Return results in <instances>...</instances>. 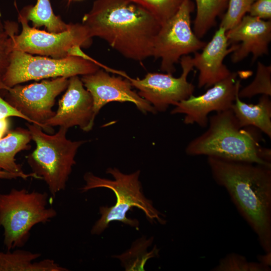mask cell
Masks as SVG:
<instances>
[{
	"mask_svg": "<svg viewBox=\"0 0 271 271\" xmlns=\"http://www.w3.org/2000/svg\"><path fill=\"white\" fill-rule=\"evenodd\" d=\"M91 38L98 37L127 59L142 61L153 56L161 23L130 0H95L82 18Z\"/></svg>",
	"mask_w": 271,
	"mask_h": 271,
	"instance_id": "cell-1",
	"label": "cell"
},
{
	"mask_svg": "<svg viewBox=\"0 0 271 271\" xmlns=\"http://www.w3.org/2000/svg\"><path fill=\"white\" fill-rule=\"evenodd\" d=\"M215 182L224 188L265 252H271V167L207 157Z\"/></svg>",
	"mask_w": 271,
	"mask_h": 271,
	"instance_id": "cell-2",
	"label": "cell"
},
{
	"mask_svg": "<svg viewBox=\"0 0 271 271\" xmlns=\"http://www.w3.org/2000/svg\"><path fill=\"white\" fill-rule=\"evenodd\" d=\"M208 125L204 133L187 145L185 152L188 155L271 167V150L260 145L261 131L253 126L240 127L231 109L209 116Z\"/></svg>",
	"mask_w": 271,
	"mask_h": 271,
	"instance_id": "cell-3",
	"label": "cell"
},
{
	"mask_svg": "<svg viewBox=\"0 0 271 271\" xmlns=\"http://www.w3.org/2000/svg\"><path fill=\"white\" fill-rule=\"evenodd\" d=\"M106 173L112 175L114 179L102 178L91 172L86 173L83 177L85 184L80 189L82 192H85L93 189L105 188L112 190L115 195L114 205L99 208L101 217L92 226V234H100L113 221L138 228V220L126 216L127 212L134 207L141 210L150 221L166 223L164 215L154 207L152 201L146 198L142 192L139 180L140 170L125 174L117 168H109Z\"/></svg>",
	"mask_w": 271,
	"mask_h": 271,
	"instance_id": "cell-4",
	"label": "cell"
},
{
	"mask_svg": "<svg viewBox=\"0 0 271 271\" xmlns=\"http://www.w3.org/2000/svg\"><path fill=\"white\" fill-rule=\"evenodd\" d=\"M36 148L27 157L32 173L43 180L55 197L65 189L78 149L86 141H72L66 137L68 129L59 127L54 134H49L39 125L27 123Z\"/></svg>",
	"mask_w": 271,
	"mask_h": 271,
	"instance_id": "cell-5",
	"label": "cell"
},
{
	"mask_svg": "<svg viewBox=\"0 0 271 271\" xmlns=\"http://www.w3.org/2000/svg\"><path fill=\"white\" fill-rule=\"evenodd\" d=\"M48 194L26 189H12L0 193V227L4 229V244L8 251L23 247L37 224L46 223L57 216L47 207Z\"/></svg>",
	"mask_w": 271,
	"mask_h": 271,
	"instance_id": "cell-6",
	"label": "cell"
},
{
	"mask_svg": "<svg viewBox=\"0 0 271 271\" xmlns=\"http://www.w3.org/2000/svg\"><path fill=\"white\" fill-rule=\"evenodd\" d=\"M100 69L96 64L77 56L55 58L34 56L13 50L2 80L8 88L30 80L65 77L93 73Z\"/></svg>",
	"mask_w": 271,
	"mask_h": 271,
	"instance_id": "cell-7",
	"label": "cell"
},
{
	"mask_svg": "<svg viewBox=\"0 0 271 271\" xmlns=\"http://www.w3.org/2000/svg\"><path fill=\"white\" fill-rule=\"evenodd\" d=\"M194 10L192 1L185 0L176 13L161 24L155 38L152 57L161 60L160 69L166 73L173 74L183 56L202 50L206 44L192 28Z\"/></svg>",
	"mask_w": 271,
	"mask_h": 271,
	"instance_id": "cell-8",
	"label": "cell"
},
{
	"mask_svg": "<svg viewBox=\"0 0 271 271\" xmlns=\"http://www.w3.org/2000/svg\"><path fill=\"white\" fill-rule=\"evenodd\" d=\"M18 20L22 30L13 36V50L62 58L68 56L71 48L76 46L86 48L92 42V38L82 23L71 24L68 29L58 33L40 30L29 25L25 7L19 13Z\"/></svg>",
	"mask_w": 271,
	"mask_h": 271,
	"instance_id": "cell-9",
	"label": "cell"
},
{
	"mask_svg": "<svg viewBox=\"0 0 271 271\" xmlns=\"http://www.w3.org/2000/svg\"><path fill=\"white\" fill-rule=\"evenodd\" d=\"M192 57L183 56L180 60L182 72L179 77L168 73H148L142 79L125 77L132 87L139 90V95L150 103L157 112H164L170 105L193 94L195 86L188 81L187 77L193 70Z\"/></svg>",
	"mask_w": 271,
	"mask_h": 271,
	"instance_id": "cell-10",
	"label": "cell"
},
{
	"mask_svg": "<svg viewBox=\"0 0 271 271\" xmlns=\"http://www.w3.org/2000/svg\"><path fill=\"white\" fill-rule=\"evenodd\" d=\"M69 78L57 77L27 85L18 84L7 90L5 100L27 117L29 123L40 126L47 132L45 122L55 112L52 108L56 98L67 87Z\"/></svg>",
	"mask_w": 271,
	"mask_h": 271,
	"instance_id": "cell-11",
	"label": "cell"
},
{
	"mask_svg": "<svg viewBox=\"0 0 271 271\" xmlns=\"http://www.w3.org/2000/svg\"><path fill=\"white\" fill-rule=\"evenodd\" d=\"M238 72H231L224 79L208 88L203 94H193L177 103L171 113L185 115L186 124H197L206 127L208 124V115L213 111L221 112L230 109L240 87V81L237 79Z\"/></svg>",
	"mask_w": 271,
	"mask_h": 271,
	"instance_id": "cell-12",
	"label": "cell"
},
{
	"mask_svg": "<svg viewBox=\"0 0 271 271\" xmlns=\"http://www.w3.org/2000/svg\"><path fill=\"white\" fill-rule=\"evenodd\" d=\"M81 80L92 96L95 117L105 105L113 101L131 102L144 113L157 112L150 103L132 90L130 81L121 76H112L99 69L83 75Z\"/></svg>",
	"mask_w": 271,
	"mask_h": 271,
	"instance_id": "cell-13",
	"label": "cell"
},
{
	"mask_svg": "<svg viewBox=\"0 0 271 271\" xmlns=\"http://www.w3.org/2000/svg\"><path fill=\"white\" fill-rule=\"evenodd\" d=\"M66 92L59 101V106L54 115L44 125L47 132H52V126H59L67 129L78 126L89 131L94 125L93 99L78 76L69 78Z\"/></svg>",
	"mask_w": 271,
	"mask_h": 271,
	"instance_id": "cell-14",
	"label": "cell"
},
{
	"mask_svg": "<svg viewBox=\"0 0 271 271\" xmlns=\"http://www.w3.org/2000/svg\"><path fill=\"white\" fill-rule=\"evenodd\" d=\"M226 36L230 44L240 42L231 53L232 63H238L249 54L252 55L253 62L259 57L268 54L271 21L245 15L238 24L226 32Z\"/></svg>",
	"mask_w": 271,
	"mask_h": 271,
	"instance_id": "cell-15",
	"label": "cell"
},
{
	"mask_svg": "<svg viewBox=\"0 0 271 271\" xmlns=\"http://www.w3.org/2000/svg\"><path fill=\"white\" fill-rule=\"evenodd\" d=\"M226 31L219 27L211 40L206 43L200 53H194L191 62L193 68L199 71L198 87L208 88L229 76L231 72L223 63L225 58L238 47L230 43L226 36Z\"/></svg>",
	"mask_w": 271,
	"mask_h": 271,
	"instance_id": "cell-16",
	"label": "cell"
},
{
	"mask_svg": "<svg viewBox=\"0 0 271 271\" xmlns=\"http://www.w3.org/2000/svg\"><path fill=\"white\" fill-rule=\"evenodd\" d=\"M261 95L256 104L242 101L236 94L231 109L240 127L253 126L271 138V100Z\"/></svg>",
	"mask_w": 271,
	"mask_h": 271,
	"instance_id": "cell-17",
	"label": "cell"
},
{
	"mask_svg": "<svg viewBox=\"0 0 271 271\" xmlns=\"http://www.w3.org/2000/svg\"><path fill=\"white\" fill-rule=\"evenodd\" d=\"M41 254L17 249L13 252L0 251V271H67L54 260L35 261Z\"/></svg>",
	"mask_w": 271,
	"mask_h": 271,
	"instance_id": "cell-18",
	"label": "cell"
},
{
	"mask_svg": "<svg viewBox=\"0 0 271 271\" xmlns=\"http://www.w3.org/2000/svg\"><path fill=\"white\" fill-rule=\"evenodd\" d=\"M32 137L29 130L18 127L9 131L0 140V169L16 173H24L17 163L15 157L21 151L31 148Z\"/></svg>",
	"mask_w": 271,
	"mask_h": 271,
	"instance_id": "cell-19",
	"label": "cell"
},
{
	"mask_svg": "<svg viewBox=\"0 0 271 271\" xmlns=\"http://www.w3.org/2000/svg\"><path fill=\"white\" fill-rule=\"evenodd\" d=\"M25 8L27 19L32 22L33 27H44L48 32L58 33L68 29L71 25L55 15L50 0H37L34 6Z\"/></svg>",
	"mask_w": 271,
	"mask_h": 271,
	"instance_id": "cell-20",
	"label": "cell"
},
{
	"mask_svg": "<svg viewBox=\"0 0 271 271\" xmlns=\"http://www.w3.org/2000/svg\"><path fill=\"white\" fill-rule=\"evenodd\" d=\"M196 15L193 30L200 39L213 27L217 17L227 8L229 0H195Z\"/></svg>",
	"mask_w": 271,
	"mask_h": 271,
	"instance_id": "cell-21",
	"label": "cell"
},
{
	"mask_svg": "<svg viewBox=\"0 0 271 271\" xmlns=\"http://www.w3.org/2000/svg\"><path fill=\"white\" fill-rule=\"evenodd\" d=\"M153 237L147 239L142 237L135 241L131 247L120 255H116L121 262L125 270H145V265L148 259L158 255L159 250L155 246L153 250L147 248L153 242Z\"/></svg>",
	"mask_w": 271,
	"mask_h": 271,
	"instance_id": "cell-22",
	"label": "cell"
},
{
	"mask_svg": "<svg viewBox=\"0 0 271 271\" xmlns=\"http://www.w3.org/2000/svg\"><path fill=\"white\" fill-rule=\"evenodd\" d=\"M271 96V66L257 62L256 73L253 81L238 91L240 98H251L256 95Z\"/></svg>",
	"mask_w": 271,
	"mask_h": 271,
	"instance_id": "cell-23",
	"label": "cell"
},
{
	"mask_svg": "<svg viewBox=\"0 0 271 271\" xmlns=\"http://www.w3.org/2000/svg\"><path fill=\"white\" fill-rule=\"evenodd\" d=\"M130 1L149 11L162 24L176 13L185 0Z\"/></svg>",
	"mask_w": 271,
	"mask_h": 271,
	"instance_id": "cell-24",
	"label": "cell"
},
{
	"mask_svg": "<svg viewBox=\"0 0 271 271\" xmlns=\"http://www.w3.org/2000/svg\"><path fill=\"white\" fill-rule=\"evenodd\" d=\"M213 271H269L270 267L260 262L248 261L239 254H228L221 259Z\"/></svg>",
	"mask_w": 271,
	"mask_h": 271,
	"instance_id": "cell-25",
	"label": "cell"
},
{
	"mask_svg": "<svg viewBox=\"0 0 271 271\" xmlns=\"http://www.w3.org/2000/svg\"><path fill=\"white\" fill-rule=\"evenodd\" d=\"M256 0H229L227 11L223 15L220 27L226 31L238 24L248 13L252 4Z\"/></svg>",
	"mask_w": 271,
	"mask_h": 271,
	"instance_id": "cell-26",
	"label": "cell"
},
{
	"mask_svg": "<svg viewBox=\"0 0 271 271\" xmlns=\"http://www.w3.org/2000/svg\"><path fill=\"white\" fill-rule=\"evenodd\" d=\"M5 31L0 35V79L5 73L10 64L11 54L13 51V36L17 33V26L15 23H5Z\"/></svg>",
	"mask_w": 271,
	"mask_h": 271,
	"instance_id": "cell-27",
	"label": "cell"
},
{
	"mask_svg": "<svg viewBox=\"0 0 271 271\" xmlns=\"http://www.w3.org/2000/svg\"><path fill=\"white\" fill-rule=\"evenodd\" d=\"M249 15L264 20L271 19V0H256L248 12Z\"/></svg>",
	"mask_w": 271,
	"mask_h": 271,
	"instance_id": "cell-28",
	"label": "cell"
},
{
	"mask_svg": "<svg viewBox=\"0 0 271 271\" xmlns=\"http://www.w3.org/2000/svg\"><path fill=\"white\" fill-rule=\"evenodd\" d=\"M7 89L8 88L4 84L2 79H0V91L7 90ZM11 116L20 117L30 122L29 119L27 117L11 105L0 95V119Z\"/></svg>",
	"mask_w": 271,
	"mask_h": 271,
	"instance_id": "cell-29",
	"label": "cell"
},
{
	"mask_svg": "<svg viewBox=\"0 0 271 271\" xmlns=\"http://www.w3.org/2000/svg\"><path fill=\"white\" fill-rule=\"evenodd\" d=\"M30 177H33L36 179H39V177L35 173H31L29 174L24 173H16L8 172L5 170L0 169V179L11 180L21 178L23 179H27Z\"/></svg>",
	"mask_w": 271,
	"mask_h": 271,
	"instance_id": "cell-30",
	"label": "cell"
},
{
	"mask_svg": "<svg viewBox=\"0 0 271 271\" xmlns=\"http://www.w3.org/2000/svg\"><path fill=\"white\" fill-rule=\"evenodd\" d=\"M10 127V121L9 117L0 119V140L9 132Z\"/></svg>",
	"mask_w": 271,
	"mask_h": 271,
	"instance_id": "cell-31",
	"label": "cell"
},
{
	"mask_svg": "<svg viewBox=\"0 0 271 271\" xmlns=\"http://www.w3.org/2000/svg\"><path fill=\"white\" fill-rule=\"evenodd\" d=\"M258 261L270 266L271 264V252H265L263 255H260L258 257Z\"/></svg>",
	"mask_w": 271,
	"mask_h": 271,
	"instance_id": "cell-32",
	"label": "cell"
},
{
	"mask_svg": "<svg viewBox=\"0 0 271 271\" xmlns=\"http://www.w3.org/2000/svg\"><path fill=\"white\" fill-rule=\"evenodd\" d=\"M5 31V26L3 24L0 19V35L3 34Z\"/></svg>",
	"mask_w": 271,
	"mask_h": 271,
	"instance_id": "cell-33",
	"label": "cell"
},
{
	"mask_svg": "<svg viewBox=\"0 0 271 271\" xmlns=\"http://www.w3.org/2000/svg\"><path fill=\"white\" fill-rule=\"evenodd\" d=\"M70 1H72V0H70Z\"/></svg>",
	"mask_w": 271,
	"mask_h": 271,
	"instance_id": "cell-34",
	"label": "cell"
}]
</instances>
